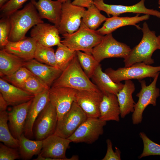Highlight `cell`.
<instances>
[{"label":"cell","instance_id":"cell-32","mask_svg":"<svg viewBox=\"0 0 160 160\" xmlns=\"http://www.w3.org/2000/svg\"><path fill=\"white\" fill-rule=\"evenodd\" d=\"M34 58L42 63L58 68L56 63L55 53L51 47H45L37 42Z\"/></svg>","mask_w":160,"mask_h":160},{"label":"cell","instance_id":"cell-44","mask_svg":"<svg viewBox=\"0 0 160 160\" xmlns=\"http://www.w3.org/2000/svg\"><path fill=\"white\" fill-rule=\"evenodd\" d=\"M158 39H159V49L160 50V35H159L158 36Z\"/></svg>","mask_w":160,"mask_h":160},{"label":"cell","instance_id":"cell-6","mask_svg":"<svg viewBox=\"0 0 160 160\" xmlns=\"http://www.w3.org/2000/svg\"><path fill=\"white\" fill-rule=\"evenodd\" d=\"M159 73L157 74L153 81L148 85H146L145 80H139L141 89L136 95V96L138 98V100L135 103L132 115V122L133 124H137L141 122L143 112L148 105H156L157 99L160 96V89L156 87Z\"/></svg>","mask_w":160,"mask_h":160},{"label":"cell","instance_id":"cell-13","mask_svg":"<svg viewBox=\"0 0 160 160\" xmlns=\"http://www.w3.org/2000/svg\"><path fill=\"white\" fill-rule=\"evenodd\" d=\"M77 90L65 87H52L49 90V101L55 106L58 120L71 108L75 101Z\"/></svg>","mask_w":160,"mask_h":160},{"label":"cell","instance_id":"cell-10","mask_svg":"<svg viewBox=\"0 0 160 160\" xmlns=\"http://www.w3.org/2000/svg\"><path fill=\"white\" fill-rule=\"evenodd\" d=\"M85 10L84 7L73 4L71 0L62 3L58 27L60 34H71L77 31L80 27L81 18Z\"/></svg>","mask_w":160,"mask_h":160},{"label":"cell","instance_id":"cell-4","mask_svg":"<svg viewBox=\"0 0 160 160\" xmlns=\"http://www.w3.org/2000/svg\"><path fill=\"white\" fill-rule=\"evenodd\" d=\"M62 35L64 39L61 41V43L71 50L90 53L104 37L97 30L88 28L82 21L77 31L71 34Z\"/></svg>","mask_w":160,"mask_h":160},{"label":"cell","instance_id":"cell-26","mask_svg":"<svg viewBox=\"0 0 160 160\" xmlns=\"http://www.w3.org/2000/svg\"><path fill=\"white\" fill-rule=\"evenodd\" d=\"M92 78L103 94H113L116 95L124 85L121 82H114L107 73L103 71L100 64L97 67Z\"/></svg>","mask_w":160,"mask_h":160},{"label":"cell","instance_id":"cell-34","mask_svg":"<svg viewBox=\"0 0 160 160\" xmlns=\"http://www.w3.org/2000/svg\"><path fill=\"white\" fill-rule=\"evenodd\" d=\"M33 75L28 69L23 66L12 74L4 76L3 79L13 85L22 89L26 81Z\"/></svg>","mask_w":160,"mask_h":160},{"label":"cell","instance_id":"cell-30","mask_svg":"<svg viewBox=\"0 0 160 160\" xmlns=\"http://www.w3.org/2000/svg\"><path fill=\"white\" fill-rule=\"evenodd\" d=\"M100 11L93 4L84 11L82 21L90 29L96 30L107 18L100 13Z\"/></svg>","mask_w":160,"mask_h":160},{"label":"cell","instance_id":"cell-46","mask_svg":"<svg viewBox=\"0 0 160 160\" xmlns=\"http://www.w3.org/2000/svg\"><path fill=\"white\" fill-rule=\"evenodd\" d=\"M158 4H159V8H160V0H159Z\"/></svg>","mask_w":160,"mask_h":160},{"label":"cell","instance_id":"cell-17","mask_svg":"<svg viewBox=\"0 0 160 160\" xmlns=\"http://www.w3.org/2000/svg\"><path fill=\"white\" fill-rule=\"evenodd\" d=\"M49 89L34 96L33 99L27 113L23 133L28 138L33 135V127L36 120L49 102Z\"/></svg>","mask_w":160,"mask_h":160},{"label":"cell","instance_id":"cell-36","mask_svg":"<svg viewBox=\"0 0 160 160\" xmlns=\"http://www.w3.org/2000/svg\"><path fill=\"white\" fill-rule=\"evenodd\" d=\"M139 135L143 141V149L139 159L151 155L160 156V145L151 140L143 132H140Z\"/></svg>","mask_w":160,"mask_h":160},{"label":"cell","instance_id":"cell-24","mask_svg":"<svg viewBox=\"0 0 160 160\" xmlns=\"http://www.w3.org/2000/svg\"><path fill=\"white\" fill-rule=\"evenodd\" d=\"M100 111L99 118L101 120L119 121L120 110L116 95L113 94H103Z\"/></svg>","mask_w":160,"mask_h":160},{"label":"cell","instance_id":"cell-42","mask_svg":"<svg viewBox=\"0 0 160 160\" xmlns=\"http://www.w3.org/2000/svg\"><path fill=\"white\" fill-rule=\"evenodd\" d=\"M8 105L3 97L1 93H0V112L6 111Z\"/></svg>","mask_w":160,"mask_h":160},{"label":"cell","instance_id":"cell-43","mask_svg":"<svg viewBox=\"0 0 160 160\" xmlns=\"http://www.w3.org/2000/svg\"><path fill=\"white\" fill-rule=\"evenodd\" d=\"M9 0H0V8Z\"/></svg>","mask_w":160,"mask_h":160},{"label":"cell","instance_id":"cell-11","mask_svg":"<svg viewBox=\"0 0 160 160\" xmlns=\"http://www.w3.org/2000/svg\"><path fill=\"white\" fill-rule=\"evenodd\" d=\"M87 118L84 112L74 101L70 109L58 120L54 134L68 138Z\"/></svg>","mask_w":160,"mask_h":160},{"label":"cell","instance_id":"cell-38","mask_svg":"<svg viewBox=\"0 0 160 160\" xmlns=\"http://www.w3.org/2000/svg\"><path fill=\"white\" fill-rule=\"evenodd\" d=\"M28 0H9L0 8L1 18L9 17L22 7Z\"/></svg>","mask_w":160,"mask_h":160},{"label":"cell","instance_id":"cell-16","mask_svg":"<svg viewBox=\"0 0 160 160\" xmlns=\"http://www.w3.org/2000/svg\"><path fill=\"white\" fill-rule=\"evenodd\" d=\"M59 34L55 25L44 22L34 26L30 32L31 37L37 42L48 47L62 44Z\"/></svg>","mask_w":160,"mask_h":160},{"label":"cell","instance_id":"cell-18","mask_svg":"<svg viewBox=\"0 0 160 160\" xmlns=\"http://www.w3.org/2000/svg\"><path fill=\"white\" fill-rule=\"evenodd\" d=\"M33 99L13 106L11 111L8 113L10 131L13 136L17 139L24 133L27 113Z\"/></svg>","mask_w":160,"mask_h":160},{"label":"cell","instance_id":"cell-39","mask_svg":"<svg viewBox=\"0 0 160 160\" xmlns=\"http://www.w3.org/2000/svg\"><path fill=\"white\" fill-rule=\"evenodd\" d=\"M20 157V153L16 148L0 143V160H14Z\"/></svg>","mask_w":160,"mask_h":160},{"label":"cell","instance_id":"cell-35","mask_svg":"<svg viewBox=\"0 0 160 160\" xmlns=\"http://www.w3.org/2000/svg\"><path fill=\"white\" fill-rule=\"evenodd\" d=\"M49 89L43 81L33 75L26 81L22 89L35 96Z\"/></svg>","mask_w":160,"mask_h":160},{"label":"cell","instance_id":"cell-22","mask_svg":"<svg viewBox=\"0 0 160 160\" xmlns=\"http://www.w3.org/2000/svg\"><path fill=\"white\" fill-rule=\"evenodd\" d=\"M137 14L132 17H119L113 16L107 18L101 28L97 30L101 35L103 36L112 33L116 29L123 26L127 25H134L138 29L140 27L136 24L141 21L146 20L149 18L150 15L145 14L139 16Z\"/></svg>","mask_w":160,"mask_h":160},{"label":"cell","instance_id":"cell-2","mask_svg":"<svg viewBox=\"0 0 160 160\" xmlns=\"http://www.w3.org/2000/svg\"><path fill=\"white\" fill-rule=\"evenodd\" d=\"M143 36L140 42L131 49L124 59V67H128L136 63H143L151 65L154 63L152 58L153 53L159 49V41L155 32L151 31L145 22L141 29Z\"/></svg>","mask_w":160,"mask_h":160},{"label":"cell","instance_id":"cell-15","mask_svg":"<svg viewBox=\"0 0 160 160\" xmlns=\"http://www.w3.org/2000/svg\"><path fill=\"white\" fill-rule=\"evenodd\" d=\"M103 95L101 91L77 90L75 102L87 118H99L100 105Z\"/></svg>","mask_w":160,"mask_h":160},{"label":"cell","instance_id":"cell-31","mask_svg":"<svg viewBox=\"0 0 160 160\" xmlns=\"http://www.w3.org/2000/svg\"><path fill=\"white\" fill-rule=\"evenodd\" d=\"M76 55L84 72L89 78H92L100 63L90 52L78 51Z\"/></svg>","mask_w":160,"mask_h":160},{"label":"cell","instance_id":"cell-37","mask_svg":"<svg viewBox=\"0 0 160 160\" xmlns=\"http://www.w3.org/2000/svg\"><path fill=\"white\" fill-rule=\"evenodd\" d=\"M11 24L9 17L1 18L0 20V47L4 49L9 41L11 31Z\"/></svg>","mask_w":160,"mask_h":160},{"label":"cell","instance_id":"cell-29","mask_svg":"<svg viewBox=\"0 0 160 160\" xmlns=\"http://www.w3.org/2000/svg\"><path fill=\"white\" fill-rule=\"evenodd\" d=\"M8 121V113L7 111L0 112V141L7 146L17 148L19 147V140L11 134Z\"/></svg>","mask_w":160,"mask_h":160},{"label":"cell","instance_id":"cell-1","mask_svg":"<svg viewBox=\"0 0 160 160\" xmlns=\"http://www.w3.org/2000/svg\"><path fill=\"white\" fill-rule=\"evenodd\" d=\"M9 18L11 28L9 40L12 42L24 39L31 28L44 22L31 1L22 9L11 14Z\"/></svg>","mask_w":160,"mask_h":160},{"label":"cell","instance_id":"cell-9","mask_svg":"<svg viewBox=\"0 0 160 160\" xmlns=\"http://www.w3.org/2000/svg\"><path fill=\"white\" fill-rule=\"evenodd\" d=\"M57 121L56 108L49 101L40 113L34 123L33 133L36 140H43L54 134Z\"/></svg>","mask_w":160,"mask_h":160},{"label":"cell","instance_id":"cell-8","mask_svg":"<svg viewBox=\"0 0 160 160\" xmlns=\"http://www.w3.org/2000/svg\"><path fill=\"white\" fill-rule=\"evenodd\" d=\"M131 49L126 44L117 41L110 33L104 36L102 41L92 49L91 53L100 63L107 58L118 57L124 59Z\"/></svg>","mask_w":160,"mask_h":160},{"label":"cell","instance_id":"cell-45","mask_svg":"<svg viewBox=\"0 0 160 160\" xmlns=\"http://www.w3.org/2000/svg\"><path fill=\"white\" fill-rule=\"evenodd\" d=\"M58 1L61 2L62 3H64L66 1L68 0H58Z\"/></svg>","mask_w":160,"mask_h":160},{"label":"cell","instance_id":"cell-5","mask_svg":"<svg viewBox=\"0 0 160 160\" xmlns=\"http://www.w3.org/2000/svg\"><path fill=\"white\" fill-rule=\"evenodd\" d=\"M160 65L153 66L143 63H136L128 67L120 68L116 70L106 69L105 72L114 82L132 79L139 80L150 77L154 78L160 73Z\"/></svg>","mask_w":160,"mask_h":160},{"label":"cell","instance_id":"cell-14","mask_svg":"<svg viewBox=\"0 0 160 160\" xmlns=\"http://www.w3.org/2000/svg\"><path fill=\"white\" fill-rule=\"evenodd\" d=\"M145 1L141 0L131 6L108 4L104 3V0H93V3L98 9L105 12L108 16H118L124 13H133L153 15L160 18V12L147 8L145 5Z\"/></svg>","mask_w":160,"mask_h":160},{"label":"cell","instance_id":"cell-19","mask_svg":"<svg viewBox=\"0 0 160 160\" xmlns=\"http://www.w3.org/2000/svg\"><path fill=\"white\" fill-rule=\"evenodd\" d=\"M23 66L49 87L61 75L62 71L55 67L43 64L35 59L25 61Z\"/></svg>","mask_w":160,"mask_h":160},{"label":"cell","instance_id":"cell-12","mask_svg":"<svg viewBox=\"0 0 160 160\" xmlns=\"http://www.w3.org/2000/svg\"><path fill=\"white\" fill-rule=\"evenodd\" d=\"M106 124V121L99 118H87L68 138L71 142L92 144L103 134V127Z\"/></svg>","mask_w":160,"mask_h":160},{"label":"cell","instance_id":"cell-25","mask_svg":"<svg viewBox=\"0 0 160 160\" xmlns=\"http://www.w3.org/2000/svg\"><path fill=\"white\" fill-rule=\"evenodd\" d=\"M135 89V85L131 80H126L122 88L116 95L120 108V116L122 118L134 112L136 103L132 94Z\"/></svg>","mask_w":160,"mask_h":160},{"label":"cell","instance_id":"cell-40","mask_svg":"<svg viewBox=\"0 0 160 160\" xmlns=\"http://www.w3.org/2000/svg\"><path fill=\"white\" fill-rule=\"evenodd\" d=\"M107 151L106 154L102 160H120L121 152L120 150L116 147L114 151L112 148V144L110 140H106Z\"/></svg>","mask_w":160,"mask_h":160},{"label":"cell","instance_id":"cell-41","mask_svg":"<svg viewBox=\"0 0 160 160\" xmlns=\"http://www.w3.org/2000/svg\"><path fill=\"white\" fill-rule=\"evenodd\" d=\"M72 3L74 5L87 8L94 4L93 0H74Z\"/></svg>","mask_w":160,"mask_h":160},{"label":"cell","instance_id":"cell-3","mask_svg":"<svg viewBox=\"0 0 160 160\" xmlns=\"http://www.w3.org/2000/svg\"><path fill=\"white\" fill-rule=\"evenodd\" d=\"M52 87H65L77 90L100 91L84 72L76 55L55 80Z\"/></svg>","mask_w":160,"mask_h":160},{"label":"cell","instance_id":"cell-21","mask_svg":"<svg viewBox=\"0 0 160 160\" xmlns=\"http://www.w3.org/2000/svg\"><path fill=\"white\" fill-rule=\"evenodd\" d=\"M40 17L47 19L58 28L60 22L62 3L58 0H31Z\"/></svg>","mask_w":160,"mask_h":160},{"label":"cell","instance_id":"cell-27","mask_svg":"<svg viewBox=\"0 0 160 160\" xmlns=\"http://www.w3.org/2000/svg\"><path fill=\"white\" fill-rule=\"evenodd\" d=\"M23 60L15 55L6 51H0V73L1 76L10 75L23 66Z\"/></svg>","mask_w":160,"mask_h":160},{"label":"cell","instance_id":"cell-20","mask_svg":"<svg viewBox=\"0 0 160 160\" xmlns=\"http://www.w3.org/2000/svg\"><path fill=\"white\" fill-rule=\"evenodd\" d=\"M0 91L8 105L15 106L27 102L34 95L0 79Z\"/></svg>","mask_w":160,"mask_h":160},{"label":"cell","instance_id":"cell-28","mask_svg":"<svg viewBox=\"0 0 160 160\" xmlns=\"http://www.w3.org/2000/svg\"><path fill=\"white\" fill-rule=\"evenodd\" d=\"M19 153L24 160L31 159L35 155H39L41 151L43 140H32L23 134L18 139Z\"/></svg>","mask_w":160,"mask_h":160},{"label":"cell","instance_id":"cell-33","mask_svg":"<svg viewBox=\"0 0 160 160\" xmlns=\"http://www.w3.org/2000/svg\"><path fill=\"white\" fill-rule=\"evenodd\" d=\"M76 55V51L71 50L63 44L58 46L55 52L58 67L62 71L67 67Z\"/></svg>","mask_w":160,"mask_h":160},{"label":"cell","instance_id":"cell-23","mask_svg":"<svg viewBox=\"0 0 160 160\" xmlns=\"http://www.w3.org/2000/svg\"><path fill=\"white\" fill-rule=\"evenodd\" d=\"M37 43L31 37H25L17 41H9L4 49L24 61H28L34 58Z\"/></svg>","mask_w":160,"mask_h":160},{"label":"cell","instance_id":"cell-7","mask_svg":"<svg viewBox=\"0 0 160 160\" xmlns=\"http://www.w3.org/2000/svg\"><path fill=\"white\" fill-rule=\"evenodd\" d=\"M71 141L53 134L43 140L42 147L40 154L34 160H76L78 157L74 156L70 158L66 156L67 149Z\"/></svg>","mask_w":160,"mask_h":160}]
</instances>
